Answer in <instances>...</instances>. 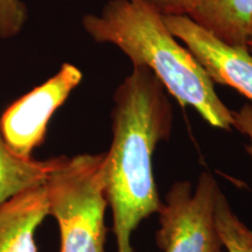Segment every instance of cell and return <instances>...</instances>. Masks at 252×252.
I'll use <instances>...</instances> for the list:
<instances>
[{
    "label": "cell",
    "instance_id": "1",
    "mask_svg": "<svg viewBox=\"0 0 252 252\" xmlns=\"http://www.w3.org/2000/svg\"><path fill=\"white\" fill-rule=\"evenodd\" d=\"M111 119L112 141L104 157L105 196L117 252H134L131 238L135 229L161 207L153 153L168 139L173 125L166 89L149 68L133 65L117 88Z\"/></svg>",
    "mask_w": 252,
    "mask_h": 252
},
{
    "label": "cell",
    "instance_id": "2",
    "mask_svg": "<svg viewBox=\"0 0 252 252\" xmlns=\"http://www.w3.org/2000/svg\"><path fill=\"white\" fill-rule=\"evenodd\" d=\"M83 28L97 42L112 43L161 82L182 105L193 106L214 127L230 131L232 111L217 96L214 81L200 62L167 28L161 12L140 0H111L99 14L82 19Z\"/></svg>",
    "mask_w": 252,
    "mask_h": 252
},
{
    "label": "cell",
    "instance_id": "3",
    "mask_svg": "<svg viewBox=\"0 0 252 252\" xmlns=\"http://www.w3.org/2000/svg\"><path fill=\"white\" fill-rule=\"evenodd\" d=\"M104 157H63L45 181L48 215L58 222L60 252H105Z\"/></svg>",
    "mask_w": 252,
    "mask_h": 252
},
{
    "label": "cell",
    "instance_id": "4",
    "mask_svg": "<svg viewBox=\"0 0 252 252\" xmlns=\"http://www.w3.org/2000/svg\"><path fill=\"white\" fill-rule=\"evenodd\" d=\"M220 190L209 172L201 173L195 188L189 181L173 184L158 212V248L162 252H223L215 224Z\"/></svg>",
    "mask_w": 252,
    "mask_h": 252
},
{
    "label": "cell",
    "instance_id": "5",
    "mask_svg": "<svg viewBox=\"0 0 252 252\" xmlns=\"http://www.w3.org/2000/svg\"><path fill=\"white\" fill-rule=\"evenodd\" d=\"M82 71L63 63L53 77L15 100L0 117V135L9 151L21 159L45 141L50 118L81 83Z\"/></svg>",
    "mask_w": 252,
    "mask_h": 252
},
{
    "label": "cell",
    "instance_id": "6",
    "mask_svg": "<svg viewBox=\"0 0 252 252\" xmlns=\"http://www.w3.org/2000/svg\"><path fill=\"white\" fill-rule=\"evenodd\" d=\"M167 28L200 62L207 74L252 102V55L222 42L184 14H162Z\"/></svg>",
    "mask_w": 252,
    "mask_h": 252
},
{
    "label": "cell",
    "instance_id": "7",
    "mask_svg": "<svg viewBox=\"0 0 252 252\" xmlns=\"http://www.w3.org/2000/svg\"><path fill=\"white\" fill-rule=\"evenodd\" d=\"M48 216L45 184L0 203V252H37L34 234Z\"/></svg>",
    "mask_w": 252,
    "mask_h": 252
},
{
    "label": "cell",
    "instance_id": "8",
    "mask_svg": "<svg viewBox=\"0 0 252 252\" xmlns=\"http://www.w3.org/2000/svg\"><path fill=\"white\" fill-rule=\"evenodd\" d=\"M187 17L226 45L248 49L252 0H190Z\"/></svg>",
    "mask_w": 252,
    "mask_h": 252
},
{
    "label": "cell",
    "instance_id": "9",
    "mask_svg": "<svg viewBox=\"0 0 252 252\" xmlns=\"http://www.w3.org/2000/svg\"><path fill=\"white\" fill-rule=\"evenodd\" d=\"M61 158L21 159L9 151L0 135V203L25 189L45 184Z\"/></svg>",
    "mask_w": 252,
    "mask_h": 252
},
{
    "label": "cell",
    "instance_id": "10",
    "mask_svg": "<svg viewBox=\"0 0 252 252\" xmlns=\"http://www.w3.org/2000/svg\"><path fill=\"white\" fill-rule=\"evenodd\" d=\"M215 224L228 252H252V231L238 219L228 198L220 190L215 206Z\"/></svg>",
    "mask_w": 252,
    "mask_h": 252
},
{
    "label": "cell",
    "instance_id": "11",
    "mask_svg": "<svg viewBox=\"0 0 252 252\" xmlns=\"http://www.w3.org/2000/svg\"><path fill=\"white\" fill-rule=\"evenodd\" d=\"M27 20V8L21 0H0V39L19 34Z\"/></svg>",
    "mask_w": 252,
    "mask_h": 252
},
{
    "label": "cell",
    "instance_id": "12",
    "mask_svg": "<svg viewBox=\"0 0 252 252\" xmlns=\"http://www.w3.org/2000/svg\"><path fill=\"white\" fill-rule=\"evenodd\" d=\"M232 127L247 135L250 140L245 150L252 158V104H245L237 111H232Z\"/></svg>",
    "mask_w": 252,
    "mask_h": 252
},
{
    "label": "cell",
    "instance_id": "13",
    "mask_svg": "<svg viewBox=\"0 0 252 252\" xmlns=\"http://www.w3.org/2000/svg\"><path fill=\"white\" fill-rule=\"evenodd\" d=\"M152 4L162 14H184L187 15L190 0H140Z\"/></svg>",
    "mask_w": 252,
    "mask_h": 252
},
{
    "label": "cell",
    "instance_id": "14",
    "mask_svg": "<svg viewBox=\"0 0 252 252\" xmlns=\"http://www.w3.org/2000/svg\"><path fill=\"white\" fill-rule=\"evenodd\" d=\"M248 50L249 53L252 55V30L250 32V34H249V39H248Z\"/></svg>",
    "mask_w": 252,
    "mask_h": 252
}]
</instances>
